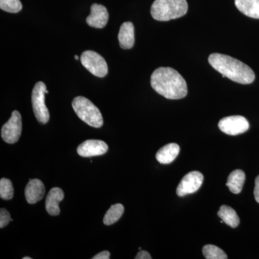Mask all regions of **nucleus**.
<instances>
[{"mask_svg": "<svg viewBox=\"0 0 259 259\" xmlns=\"http://www.w3.org/2000/svg\"><path fill=\"white\" fill-rule=\"evenodd\" d=\"M74 59H76V61L79 60V56H78L77 55H75Z\"/></svg>", "mask_w": 259, "mask_h": 259, "instance_id": "27", "label": "nucleus"}, {"mask_svg": "<svg viewBox=\"0 0 259 259\" xmlns=\"http://www.w3.org/2000/svg\"><path fill=\"white\" fill-rule=\"evenodd\" d=\"M204 177L199 171H191L184 177L177 189L179 197L193 194L200 188L203 182Z\"/></svg>", "mask_w": 259, "mask_h": 259, "instance_id": "9", "label": "nucleus"}, {"mask_svg": "<svg viewBox=\"0 0 259 259\" xmlns=\"http://www.w3.org/2000/svg\"><path fill=\"white\" fill-rule=\"evenodd\" d=\"M218 127L224 134L237 136L246 132L249 128V123L243 116L233 115L221 119Z\"/></svg>", "mask_w": 259, "mask_h": 259, "instance_id": "8", "label": "nucleus"}, {"mask_svg": "<svg viewBox=\"0 0 259 259\" xmlns=\"http://www.w3.org/2000/svg\"><path fill=\"white\" fill-rule=\"evenodd\" d=\"M23 259H32L31 257H23Z\"/></svg>", "mask_w": 259, "mask_h": 259, "instance_id": "28", "label": "nucleus"}, {"mask_svg": "<svg viewBox=\"0 0 259 259\" xmlns=\"http://www.w3.org/2000/svg\"><path fill=\"white\" fill-rule=\"evenodd\" d=\"M107 151L108 146L106 143L100 140H88L77 148L78 154L85 158L101 156L106 153Z\"/></svg>", "mask_w": 259, "mask_h": 259, "instance_id": "10", "label": "nucleus"}, {"mask_svg": "<svg viewBox=\"0 0 259 259\" xmlns=\"http://www.w3.org/2000/svg\"><path fill=\"white\" fill-rule=\"evenodd\" d=\"M81 64L83 67L97 77H105L108 74V66L105 59L93 51H86L81 54Z\"/></svg>", "mask_w": 259, "mask_h": 259, "instance_id": "6", "label": "nucleus"}, {"mask_svg": "<svg viewBox=\"0 0 259 259\" xmlns=\"http://www.w3.org/2000/svg\"><path fill=\"white\" fill-rule=\"evenodd\" d=\"M118 40L122 49H132L135 44L134 24L131 22H125L121 25L118 34Z\"/></svg>", "mask_w": 259, "mask_h": 259, "instance_id": "14", "label": "nucleus"}, {"mask_svg": "<svg viewBox=\"0 0 259 259\" xmlns=\"http://www.w3.org/2000/svg\"><path fill=\"white\" fill-rule=\"evenodd\" d=\"M45 186L41 181L37 180H30L25 190V199L29 204L37 203L41 200L45 194Z\"/></svg>", "mask_w": 259, "mask_h": 259, "instance_id": "12", "label": "nucleus"}, {"mask_svg": "<svg viewBox=\"0 0 259 259\" xmlns=\"http://www.w3.org/2000/svg\"><path fill=\"white\" fill-rule=\"evenodd\" d=\"M218 215L228 226L235 228L239 226L240 219L235 209L229 206L222 205L218 212Z\"/></svg>", "mask_w": 259, "mask_h": 259, "instance_id": "18", "label": "nucleus"}, {"mask_svg": "<svg viewBox=\"0 0 259 259\" xmlns=\"http://www.w3.org/2000/svg\"><path fill=\"white\" fill-rule=\"evenodd\" d=\"M110 258V253L107 250L100 252L97 253L95 256L93 257V259H109Z\"/></svg>", "mask_w": 259, "mask_h": 259, "instance_id": "25", "label": "nucleus"}, {"mask_svg": "<svg viewBox=\"0 0 259 259\" xmlns=\"http://www.w3.org/2000/svg\"><path fill=\"white\" fill-rule=\"evenodd\" d=\"M180 148L178 144H169L163 146L156 155V159L161 164H168L175 161L180 153Z\"/></svg>", "mask_w": 259, "mask_h": 259, "instance_id": "15", "label": "nucleus"}, {"mask_svg": "<svg viewBox=\"0 0 259 259\" xmlns=\"http://www.w3.org/2000/svg\"><path fill=\"white\" fill-rule=\"evenodd\" d=\"M21 133V115L20 112L15 110L12 113L10 120L2 127V138L8 144H15L20 139Z\"/></svg>", "mask_w": 259, "mask_h": 259, "instance_id": "7", "label": "nucleus"}, {"mask_svg": "<svg viewBox=\"0 0 259 259\" xmlns=\"http://www.w3.org/2000/svg\"><path fill=\"white\" fill-rule=\"evenodd\" d=\"M0 8L8 13H17L23 9V5L20 0H0Z\"/></svg>", "mask_w": 259, "mask_h": 259, "instance_id": "22", "label": "nucleus"}, {"mask_svg": "<svg viewBox=\"0 0 259 259\" xmlns=\"http://www.w3.org/2000/svg\"><path fill=\"white\" fill-rule=\"evenodd\" d=\"M245 181V175L244 171L241 169H236L231 172L228 176L227 187L233 194L241 193L243 185Z\"/></svg>", "mask_w": 259, "mask_h": 259, "instance_id": "17", "label": "nucleus"}, {"mask_svg": "<svg viewBox=\"0 0 259 259\" xmlns=\"http://www.w3.org/2000/svg\"><path fill=\"white\" fill-rule=\"evenodd\" d=\"M187 10L188 4L186 0H155L151 14L158 21H168L184 16Z\"/></svg>", "mask_w": 259, "mask_h": 259, "instance_id": "3", "label": "nucleus"}, {"mask_svg": "<svg viewBox=\"0 0 259 259\" xmlns=\"http://www.w3.org/2000/svg\"><path fill=\"white\" fill-rule=\"evenodd\" d=\"M49 93L45 83L38 81L32 92V105L34 114L40 123L47 124L50 119V114L45 104V95Z\"/></svg>", "mask_w": 259, "mask_h": 259, "instance_id": "5", "label": "nucleus"}, {"mask_svg": "<svg viewBox=\"0 0 259 259\" xmlns=\"http://www.w3.org/2000/svg\"><path fill=\"white\" fill-rule=\"evenodd\" d=\"M14 195V188L13 183L8 179L3 178L0 180V197L5 200L13 199Z\"/></svg>", "mask_w": 259, "mask_h": 259, "instance_id": "21", "label": "nucleus"}, {"mask_svg": "<svg viewBox=\"0 0 259 259\" xmlns=\"http://www.w3.org/2000/svg\"><path fill=\"white\" fill-rule=\"evenodd\" d=\"M64 191L59 187H54L48 194L46 199V209L52 216L59 215L60 213L59 203L64 199Z\"/></svg>", "mask_w": 259, "mask_h": 259, "instance_id": "13", "label": "nucleus"}, {"mask_svg": "<svg viewBox=\"0 0 259 259\" xmlns=\"http://www.w3.org/2000/svg\"><path fill=\"white\" fill-rule=\"evenodd\" d=\"M72 107L78 117L88 125L95 128L103 125L101 112L86 97H75L72 101Z\"/></svg>", "mask_w": 259, "mask_h": 259, "instance_id": "4", "label": "nucleus"}, {"mask_svg": "<svg viewBox=\"0 0 259 259\" xmlns=\"http://www.w3.org/2000/svg\"><path fill=\"white\" fill-rule=\"evenodd\" d=\"M254 197L255 201L259 203V176L255 180Z\"/></svg>", "mask_w": 259, "mask_h": 259, "instance_id": "26", "label": "nucleus"}, {"mask_svg": "<svg viewBox=\"0 0 259 259\" xmlns=\"http://www.w3.org/2000/svg\"><path fill=\"white\" fill-rule=\"evenodd\" d=\"M124 209L125 208L122 204H115L112 205L104 217V224L110 226L118 221L124 213Z\"/></svg>", "mask_w": 259, "mask_h": 259, "instance_id": "19", "label": "nucleus"}, {"mask_svg": "<svg viewBox=\"0 0 259 259\" xmlns=\"http://www.w3.org/2000/svg\"><path fill=\"white\" fill-rule=\"evenodd\" d=\"M12 221L13 219L10 218V214L8 211L4 208L0 209V228H5Z\"/></svg>", "mask_w": 259, "mask_h": 259, "instance_id": "23", "label": "nucleus"}, {"mask_svg": "<svg viewBox=\"0 0 259 259\" xmlns=\"http://www.w3.org/2000/svg\"><path fill=\"white\" fill-rule=\"evenodd\" d=\"M108 19V12L105 6L93 4L91 7V14L87 18L86 21L90 27L103 28L106 26Z\"/></svg>", "mask_w": 259, "mask_h": 259, "instance_id": "11", "label": "nucleus"}, {"mask_svg": "<svg viewBox=\"0 0 259 259\" xmlns=\"http://www.w3.org/2000/svg\"><path fill=\"white\" fill-rule=\"evenodd\" d=\"M204 258L207 259H227L228 255L221 248L214 245H206L202 248Z\"/></svg>", "mask_w": 259, "mask_h": 259, "instance_id": "20", "label": "nucleus"}, {"mask_svg": "<svg viewBox=\"0 0 259 259\" xmlns=\"http://www.w3.org/2000/svg\"><path fill=\"white\" fill-rule=\"evenodd\" d=\"M235 5L243 14L259 19V0H235Z\"/></svg>", "mask_w": 259, "mask_h": 259, "instance_id": "16", "label": "nucleus"}, {"mask_svg": "<svg viewBox=\"0 0 259 259\" xmlns=\"http://www.w3.org/2000/svg\"><path fill=\"white\" fill-rule=\"evenodd\" d=\"M213 69L234 82L249 84L255 80V74L248 65L231 56L212 54L208 58Z\"/></svg>", "mask_w": 259, "mask_h": 259, "instance_id": "2", "label": "nucleus"}, {"mask_svg": "<svg viewBox=\"0 0 259 259\" xmlns=\"http://www.w3.org/2000/svg\"><path fill=\"white\" fill-rule=\"evenodd\" d=\"M136 259H151L152 257L150 255L148 252L146 250H140L136 256L135 257Z\"/></svg>", "mask_w": 259, "mask_h": 259, "instance_id": "24", "label": "nucleus"}, {"mask_svg": "<svg viewBox=\"0 0 259 259\" xmlns=\"http://www.w3.org/2000/svg\"><path fill=\"white\" fill-rule=\"evenodd\" d=\"M151 84L156 93L168 100H180L187 95L185 79L171 67H160L155 70L151 75Z\"/></svg>", "mask_w": 259, "mask_h": 259, "instance_id": "1", "label": "nucleus"}]
</instances>
